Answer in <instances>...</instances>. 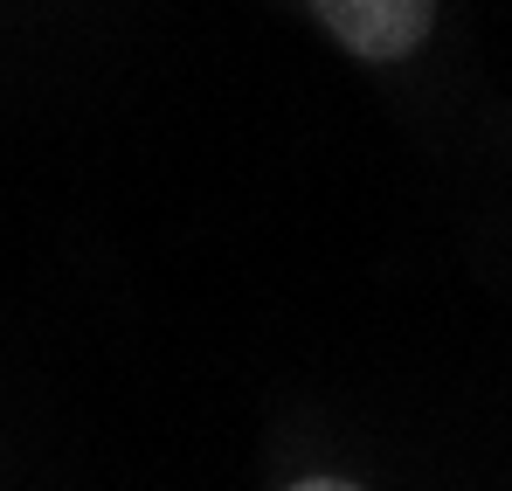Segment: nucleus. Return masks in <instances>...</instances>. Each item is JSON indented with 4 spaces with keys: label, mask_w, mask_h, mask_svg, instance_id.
Returning <instances> with one entry per match:
<instances>
[{
    "label": "nucleus",
    "mask_w": 512,
    "mask_h": 491,
    "mask_svg": "<svg viewBox=\"0 0 512 491\" xmlns=\"http://www.w3.org/2000/svg\"><path fill=\"white\" fill-rule=\"evenodd\" d=\"M291 491H360V485H346V478H305V485H291Z\"/></svg>",
    "instance_id": "2"
},
{
    "label": "nucleus",
    "mask_w": 512,
    "mask_h": 491,
    "mask_svg": "<svg viewBox=\"0 0 512 491\" xmlns=\"http://www.w3.org/2000/svg\"><path fill=\"white\" fill-rule=\"evenodd\" d=\"M319 21L333 28V42L353 49L360 63H402L409 49H423L436 0H312Z\"/></svg>",
    "instance_id": "1"
}]
</instances>
